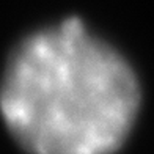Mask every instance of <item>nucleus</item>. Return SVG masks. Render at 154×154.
<instances>
[{
  "label": "nucleus",
  "instance_id": "f257e3e1",
  "mask_svg": "<svg viewBox=\"0 0 154 154\" xmlns=\"http://www.w3.org/2000/svg\"><path fill=\"white\" fill-rule=\"evenodd\" d=\"M138 106L131 66L77 17L24 39L0 85V113L30 154H112Z\"/></svg>",
  "mask_w": 154,
  "mask_h": 154
}]
</instances>
